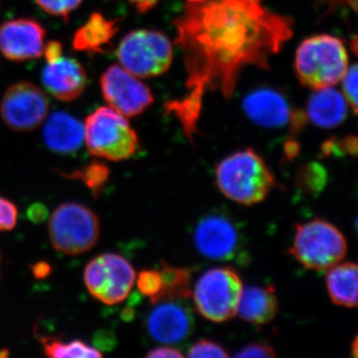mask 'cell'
<instances>
[{"mask_svg":"<svg viewBox=\"0 0 358 358\" xmlns=\"http://www.w3.org/2000/svg\"><path fill=\"white\" fill-rule=\"evenodd\" d=\"M267 0H185L173 21L182 53L185 93L164 110L194 141L208 92L232 98L240 74L249 66L270 69L273 56L294 34V20L265 6Z\"/></svg>","mask_w":358,"mask_h":358,"instance_id":"6da1fadb","label":"cell"},{"mask_svg":"<svg viewBox=\"0 0 358 358\" xmlns=\"http://www.w3.org/2000/svg\"><path fill=\"white\" fill-rule=\"evenodd\" d=\"M9 352H7V350H3L0 352V357H8Z\"/></svg>","mask_w":358,"mask_h":358,"instance_id":"f35d334b","label":"cell"},{"mask_svg":"<svg viewBox=\"0 0 358 358\" xmlns=\"http://www.w3.org/2000/svg\"><path fill=\"white\" fill-rule=\"evenodd\" d=\"M215 178L224 196L247 206L264 201L277 185L265 160L252 148L238 150L221 160Z\"/></svg>","mask_w":358,"mask_h":358,"instance_id":"7a4b0ae2","label":"cell"},{"mask_svg":"<svg viewBox=\"0 0 358 358\" xmlns=\"http://www.w3.org/2000/svg\"><path fill=\"white\" fill-rule=\"evenodd\" d=\"M49 107L50 103L43 90L30 82H16L2 96L0 115L8 128L31 131L43 124Z\"/></svg>","mask_w":358,"mask_h":358,"instance_id":"8fae6325","label":"cell"},{"mask_svg":"<svg viewBox=\"0 0 358 358\" xmlns=\"http://www.w3.org/2000/svg\"><path fill=\"white\" fill-rule=\"evenodd\" d=\"M136 287L138 292L148 296L154 305L159 303L164 282L162 273L157 270H143L136 279Z\"/></svg>","mask_w":358,"mask_h":358,"instance_id":"484cf974","label":"cell"},{"mask_svg":"<svg viewBox=\"0 0 358 358\" xmlns=\"http://www.w3.org/2000/svg\"><path fill=\"white\" fill-rule=\"evenodd\" d=\"M229 355L222 345L210 339H201L197 341L188 350L187 357H228Z\"/></svg>","mask_w":358,"mask_h":358,"instance_id":"83f0119b","label":"cell"},{"mask_svg":"<svg viewBox=\"0 0 358 358\" xmlns=\"http://www.w3.org/2000/svg\"><path fill=\"white\" fill-rule=\"evenodd\" d=\"M348 67V54L338 37L315 35L303 40L296 52L294 70L303 86L313 90L341 83Z\"/></svg>","mask_w":358,"mask_h":358,"instance_id":"3957f363","label":"cell"},{"mask_svg":"<svg viewBox=\"0 0 358 358\" xmlns=\"http://www.w3.org/2000/svg\"><path fill=\"white\" fill-rule=\"evenodd\" d=\"M40 341L43 345L45 355L52 358H99L103 357L102 353L99 352L96 348L86 345L82 341L65 343V341H59L57 338L45 336V338H41Z\"/></svg>","mask_w":358,"mask_h":358,"instance_id":"603a6c76","label":"cell"},{"mask_svg":"<svg viewBox=\"0 0 358 358\" xmlns=\"http://www.w3.org/2000/svg\"><path fill=\"white\" fill-rule=\"evenodd\" d=\"M348 106L345 96L334 87L315 90L308 99L307 115L315 126L322 129H334L345 121Z\"/></svg>","mask_w":358,"mask_h":358,"instance_id":"ac0fdd59","label":"cell"},{"mask_svg":"<svg viewBox=\"0 0 358 358\" xmlns=\"http://www.w3.org/2000/svg\"><path fill=\"white\" fill-rule=\"evenodd\" d=\"M1 253H0V261H1Z\"/></svg>","mask_w":358,"mask_h":358,"instance_id":"ab89813d","label":"cell"},{"mask_svg":"<svg viewBox=\"0 0 358 358\" xmlns=\"http://www.w3.org/2000/svg\"><path fill=\"white\" fill-rule=\"evenodd\" d=\"M327 288L334 305L357 307L358 268L355 263L336 264L327 270Z\"/></svg>","mask_w":358,"mask_h":358,"instance_id":"44dd1931","label":"cell"},{"mask_svg":"<svg viewBox=\"0 0 358 358\" xmlns=\"http://www.w3.org/2000/svg\"><path fill=\"white\" fill-rule=\"evenodd\" d=\"M243 107L249 119L264 128H281L292 120L288 102L274 90H256L245 98Z\"/></svg>","mask_w":358,"mask_h":358,"instance_id":"e0dca14e","label":"cell"},{"mask_svg":"<svg viewBox=\"0 0 358 358\" xmlns=\"http://www.w3.org/2000/svg\"><path fill=\"white\" fill-rule=\"evenodd\" d=\"M296 183L306 192H319L327 183V171L317 164H308L301 167L296 176Z\"/></svg>","mask_w":358,"mask_h":358,"instance_id":"d4e9b609","label":"cell"},{"mask_svg":"<svg viewBox=\"0 0 358 358\" xmlns=\"http://www.w3.org/2000/svg\"><path fill=\"white\" fill-rule=\"evenodd\" d=\"M160 273L164 288L160 294L159 301L187 300L192 296V273L189 268L176 267L162 262L160 264Z\"/></svg>","mask_w":358,"mask_h":358,"instance_id":"7402d4cb","label":"cell"},{"mask_svg":"<svg viewBox=\"0 0 358 358\" xmlns=\"http://www.w3.org/2000/svg\"><path fill=\"white\" fill-rule=\"evenodd\" d=\"M121 65H110L100 78L101 92L110 108L126 117L143 114L155 102L148 85Z\"/></svg>","mask_w":358,"mask_h":358,"instance_id":"7c38bea8","label":"cell"},{"mask_svg":"<svg viewBox=\"0 0 358 358\" xmlns=\"http://www.w3.org/2000/svg\"><path fill=\"white\" fill-rule=\"evenodd\" d=\"M115 55L120 65L134 76L157 77L173 63V45L157 30H134L122 39Z\"/></svg>","mask_w":358,"mask_h":358,"instance_id":"ba28073f","label":"cell"},{"mask_svg":"<svg viewBox=\"0 0 358 358\" xmlns=\"http://www.w3.org/2000/svg\"><path fill=\"white\" fill-rule=\"evenodd\" d=\"M192 237L195 248L205 258L216 261L247 258L243 232L235 219L225 212L212 211L199 218Z\"/></svg>","mask_w":358,"mask_h":358,"instance_id":"9c48e42d","label":"cell"},{"mask_svg":"<svg viewBox=\"0 0 358 358\" xmlns=\"http://www.w3.org/2000/svg\"><path fill=\"white\" fill-rule=\"evenodd\" d=\"M110 173V169L107 164L100 160H93L86 166L76 169L72 173H61L60 174L65 178L82 181L91 190L93 196L98 199L105 188Z\"/></svg>","mask_w":358,"mask_h":358,"instance_id":"cb8c5ba5","label":"cell"},{"mask_svg":"<svg viewBox=\"0 0 358 358\" xmlns=\"http://www.w3.org/2000/svg\"><path fill=\"white\" fill-rule=\"evenodd\" d=\"M333 6H338V4H343V6H350L355 13L357 10V0H329Z\"/></svg>","mask_w":358,"mask_h":358,"instance_id":"8d00e7d4","label":"cell"},{"mask_svg":"<svg viewBox=\"0 0 358 358\" xmlns=\"http://www.w3.org/2000/svg\"><path fill=\"white\" fill-rule=\"evenodd\" d=\"M32 274L36 279H46L47 277L50 275L52 272V267L48 262H37L33 264L31 266Z\"/></svg>","mask_w":358,"mask_h":358,"instance_id":"e575fe53","label":"cell"},{"mask_svg":"<svg viewBox=\"0 0 358 358\" xmlns=\"http://www.w3.org/2000/svg\"><path fill=\"white\" fill-rule=\"evenodd\" d=\"M279 312V301L272 286H249L243 289L238 313L242 320L250 324H268Z\"/></svg>","mask_w":358,"mask_h":358,"instance_id":"ffe728a7","label":"cell"},{"mask_svg":"<svg viewBox=\"0 0 358 358\" xmlns=\"http://www.w3.org/2000/svg\"><path fill=\"white\" fill-rule=\"evenodd\" d=\"M17 222V208L13 202L0 197V231L13 230Z\"/></svg>","mask_w":358,"mask_h":358,"instance_id":"f546056e","label":"cell"},{"mask_svg":"<svg viewBox=\"0 0 358 358\" xmlns=\"http://www.w3.org/2000/svg\"><path fill=\"white\" fill-rule=\"evenodd\" d=\"M357 65L353 64L348 67L341 82L343 84V95L355 114L357 113Z\"/></svg>","mask_w":358,"mask_h":358,"instance_id":"f1b7e54d","label":"cell"},{"mask_svg":"<svg viewBox=\"0 0 358 358\" xmlns=\"http://www.w3.org/2000/svg\"><path fill=\"white\" fill-rule=\"evenodd\" d=\"M46 29L31 18H16L0 25V52L14 62L43 56Z\"/></svg>","mask_w":358,"mask_h":358,"instance_id":"5bb4252c","label":"cell"},{"mask_svg":"<svg viewBox=\"0 0 358 358\" xmlns=\"http://www.w3.org/2000/svg\"><path fill=\"white\" fill-rule=\"evenodd\" d=\"M352 352L353 357H357V338H355V341H352Z\"/></svg>","mask_w":358,"mask_h":358,"instance_id":"74e56055","label":"cell"},{"mask_svg":"<svg viewBox=\"0 0 358 358\" xmlns=\"http://www.w3.org/2000/svg\"><path fill=\"white\" fill-rule=\"evenodd\" d=\"M235 357L274 358L275 353L274 348L266 343H251L235 355Z\"/></svg>","mask_w":358,"mask_h":358,"instance_id":"4dcf8cb0","label":"cell"},{"mask_svg":"<svg viewBox=\"0 0 358 358\" xmlns=\"http://www.w3.org/2000/svg\"><path fill=\"white\" fill-rule=\"evenodd\" d=\"M42 136L45 145L52 152L74 154L85 143V127L74 115L65 110H58L47 115Z\"/></svg>","mask_w":358,"mask_h":358,"instance_id":"2e32d148","label":"cell"},{"mask_svg":"<svg viewBox=\"0 0 358 358\" xmlns=\"http://www.w3.org/2000/svg\"><path fill=\"white\" fill-rule=\"evenodd\" d=\"M120 20H109L100 13H93L73 36V48L86 53H105L119 31Z\"/></svg>","mask_w":358,"mask_h":358,"instance_id":"d6986e66","label":"cell"},{"mask_svg":"<svg viewBox=\"0 0 358 358\" xmlns=\"http://www.w3.org/2000/svg\"><path fill=\"white\" fill-rule=\"evenodd\" d=\"M348 242L338 228L324 219L298 224L289 254L308 270L324 272L343 261Z\"/></svg>","mask_w":358,"mask_h":358,"instance_id":"277c9868","label":"cell"},{"mask_svg":"<svg viewBox=\"0 0 358 358\" xmlns=\"http://www.w3.org/2000/svg\"><path fill=\"white\" fill-rule=\"evenodd\" d=\"M85 143L90 154L99 159L122 162L133 157L138 136L126 117L110 107H101L87 117Z\"/></svg>","mask_w":358,"mask_h":358,"instance_id":"5b68a950","label":"cell"},{"mask_svg":"<svg viewBox=\"0 0 358 358\" xmlns=\"http://www.w3.org/2000/svg\"><path fill=\"white\" fill-rule=\"evenodd\" d=\"M140 13H147L148 10L154 8L159 0H127Z\"/></svg>","mask_w":358,"mask_h":358,"instance_id":"d590c367","label":"cell"},{"mask_svg":"<svg viewBox=\"0 0 358 358\" xmlns=\"http://www.w3.org/2000/svg\"><path fill=\"white\" fill-rule=\"evenodd\" d=\"M136 281V271L126 258L114 253L103 254L90 261L84 271L89 293L106 305L126 300Z\"/></svg>","mask_w":358,"mask_h":358,"instance_id":"30bf717a","label":"cell"},{"mask_svg":"<svg viewBox=\"0 0 358 358\" xmlns=\"http://www.w3.org/2000/svg\"><path fill=\"white\" fill-rule=\"evenodd\" d=\"M35 1L45 13L68 21L70 14L81 6L83 0H35Z\"/></svg>","mask_w":358,"mask_h":358,"instance_id":"4316f807","label":"cell"},{"mask_svg":"<svg viewBox=\"0 0 358 358\" xmlns=\"http://www.w3.org/2000/svg\"><path fill=\"white\" fill-rule=\"evenodd\" d=\"M185 300L162 301L148 313L145 327L150 338L164 345L183 343L194 331V317Z\"/></svg>","mask_w":358,"mask_h":358,"instance_id":"4fadbf2b","label":"cell"},{"mask_svg":"<svg viewBox=\"0 0 358 358\" xmlns=\"http://www.w3.org/2000/svg\"><path fill=\"white\" fill-rule=\"evenodd\" d=\"M185 355L171 345L159 346L148 353V358H180Z\"/></svg>","mask_w":358,"mask_h":358,"instance_id":"836d02e7","label":"cell"},{"mask_svg":"<svg viewBox=\"0 0 358 358\" xmlns=\"http://www.w3.org/2000/svg\"><path fill=\"white\" fill-rule=\"evenodd\" d=\"M243 282L231 267L210 268L201 275L192 289L194 307L204 319L224 322L236 317Z\"/></svg>","mask_w":358,"mask_h":358,"instance_id":"8992f818","label":"cell"},{"mask_svg":"<svg viewBox=\"0 0 358 358\" xmlns=\"http://www.w3.org/2000/svg\"><path fill=\"white\" fill-rule=\"evenodd\" d=\"M49 236L54 249L66 255H79L93 249L100 237V221L95 212L77 202L59 205L49 220Z\"/></svg>","mask_w":358,"mask_h":358,"instance_id":"52a82bcc","label":"cell"},{"mask_svg":"<svg viewBox=\"0 0 358 358\" xmlns=\"http://www.w3.org/2000/svg\"><path fill=\"white\" fill-rule=\"evenodd\" d=\"M0 279H1V275H0Z\"/></svg>","mask_w":358,"mask_h":358,"instance_id":"60d3db41","label":"cell"},{"mask_svg":"<svg viewBox=\"0 0 358 358\" xmlns=\"http://www.w3.org/2000/svg\"><path fill=\"white\" fill-rule=\"evenodd\" d=\"M42 83L54 98L62 102H71L83 95L88 77L79 61L62 56L55 62L47 63L45 66Z\"/></svg>","mask_w":358,"mask_h":358,"instance_id":"9a60e30c","label":"cell"},{"mask_svg":"<svg viewBox=\"0 0 358 358\" xmlns=\"http://www.w3.org/2000/svg\"><path fill=\"white\" fill-rule=\"evenodd\" d=\"M43 56L47 63H53L59 60L63 56L62 44L57 40L48 42L44 47Z\"/></svg>","mask_w":358,"mask_h":358,"instance_id":"1f68e13d","label":"cell"},{"mask_svg":"<svg viewBox=\"0 0 358 358\" xmlns=\"http://www.w3.org/2000/svg\"><path fill=\"white\" fill-rule=\"evenodd\" d=\"M48 208L42 203H34L28 208L27 217L32 223L44 222L48 218Z\"/></svg>","mask_w":358,"mask_h":358,"instance_id":"d6a6232c","label":"cell"}]
</instances>
